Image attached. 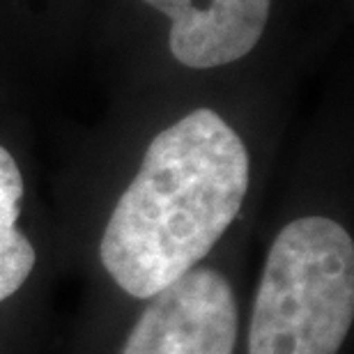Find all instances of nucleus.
<instances>
[{
	"instance_id": "4",
	"label": "nucleus",
	"mask_w": 354,
	"mask_h": 354,
	"mask_svg": "<svg viewBox=\"0 0 354 354\" xmlns=\"http://www.w3.org/2000/svg\"><path fill=\"white\" fill-rule=\"evenodd\" d=\"M171 19V53L191 69L249 55L265 32L272 0H143Z\"/></svg>"
},
{
	"instance_id": "5",
	"label": "nucleus",
	"mask_w": 354,
	"mask_h": 354,
	"mask_svg": "<svg viewBox=\"0 0 354 354\" xmlns=\"http://www.w3.org/2000/svg\"><path fill=\"white\" fill-rule=\"evenodd\" d=\"M21 198L24 177L19 164L0 145V301L19 292L37 263L32 244L17 225Z\"/></svg>"
},
{
	"instance_id": "1",
	"label": "nucleus",
	"mask_w": 354,
	"mask_h": 354,
	"mask_svg": "<svg viewBox=\"0 0 354 354\" xmlns=\"http://www.w3.org/2000/svg\"><path fill=\"white\" fill-rule=\"evenodd\" d=\"M251 161L239 133L196 109L154 136L106 223L99 256L111 279L150 299L214 249L242 209Z\"/></svg>"
},
{
	"instance_id": "2",
	"label": "nucleus",
	"mask_w": 354,
	"mask_h": 354,
	"mask_svg": "<svg viewBox=\"0 0 354 354\" xmlns=\"http://www.w3.org/2000/svg\"><path fill=\"white\" fill-rule=\"evenodd\" d=\"M354 320V244L327 216L290 221L269 249L249 354H338Z\"/></svg>"
},
{
	"instance_id": "3",
	"label": "nucleus",
	"mask_w": 354,
	"mask_h": 354,
	"mask_svg": "<svg viewBox=\"0 0 354 354\" xmlns=\"http://www.w3.org/2000/svg\"><path fill=\"white\" fill-rule=\"evenodd\" d=\"M239 313L230 281L194 267L147 299L122 354H232Z\"/></svg>"
}]
</instances>
